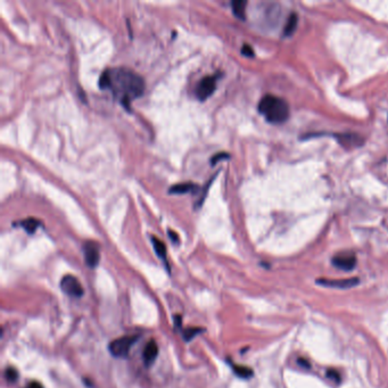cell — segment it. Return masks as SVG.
Segmentation results:
<instances>
[{"instance_id": "6da1fadb", "label": "cell", "mask_w": 388, "mask_h": 388, "mask_svg": "<svg viewBox=\"0 0 388 388\" xmlns=\"http://www.w3.org/2000/svg\"><path fill=\"white\" fill-rule=\"evenodd\" d=\"M102 89H111L120 98L125 109H130L133 98L140 97L145 91V81L139 74L125 67L111 68L105 71L99 79Z\"/></svg>"}, {"instance_id": "7a4b0ae2", "label": "cell", "mask_w": 388, "mask_h": 388, "mask_svg": "<svg viewBox=\"0 0 388 388\" xmlns=\"http://www.w3.org/2000/svg\"><path fill=\"white\" fill-rule=\"evenodd\" d=\"M259 112L264 115L268 122L279 124L285 122L289 116V107L283 99L272 95H267L261 99Z\"/></svg>"}, {"instance_id": "3957f363", "label": "cell", "mask_w": 388, "mask_h": 388, "mask_svg": "<svg viewBox=\"0 0 388 388\" xmlns=\"http://www.w3.org/2000/svg\"><path fill=\"white\" fill-rule=\"evenodd\" d=\"M137 340L138 336H123L116 338L109 346L111 354L115 356V358H126V356L129 355L130 351H131V348L133 347V345L137 343Z\"/></svg>"}, {"instance_id": "277c9868", "label": "cell", "mask_w": 388, "mask_h": 388, "mask_svg": "<svg viewBox=\"0 0 388 388\" xmlns=\"http://www.w3.org/2000/svg\"><path fill=\"white\" fill-rule=\"evenodd\" d=\"M60 287L61 290L71 297H81L84 293L83 287L79 280L76 279V277L71 275L63 277L60 281Z\"/></svg>"}, {"instance_id": "5b68a950", "label": "cell", "mask_w": 388, "mask_h": 388, "mask_svg": "<svg viewBox=\"0 0 388 388\" xmlns=\"http://www.w3.org/2000/svg\"><path fill=\"white\" fill-rule=\"evenodd\" d=\"M215 88H217V76L207 75L198 82L196 87V96L199 101H205L213 94Z\"/></svg>"}, {"instance_id": "8992f818", "label": "cell", "mask_w": 388, "mask_h": 388, "mask_svg": "<svg viewBox=\"0 0 388 388\" xmlns=\"http://www.w3.org/2000/svg\"><path fill=\"white\" fill-rule=\"evenodd\" d=\"M332 263L333 264V267H336L337 269H340V270L344 271H352L353 269L356 267V256L354 253L351 252H344V253H339L333 257Z\"/></svg>"}, {"instance_id": "52a82bcc", "label": "cell", "mask_w": 388, "mask_h": 388, "mask_svg": "<svg viewBox=\"0 0 388 388\" xmlns=\"http://www.w3.org/2000/svg\"><path fill=\"white\" fill-rule=\"evenodd\" d=\"M83 253L86 263L89 268H96L99 263V246L95 241H87L83 245Z\"/></svg>"}, {"instance_id": "ba28073f", "label": "cell", "mask_w": 388, "mask_h": 388, "mask_svg": "<svg viewBox=\"0 0 388 388\" xmlns=\"http://www.w3.org/2000/svg\"><path fill=\"white\" fill-rule=\"evenodd\" d=\"M318 283L322 286L339 288V289H347V288L355 287L360 282L358 278H348V279H326L320 278L317 280Z\"/></svg>"}, {"instance_id": "9c48e42d", "label": "cell", "mask_w": 388, "mask_h": 388, "mask_svg": "<svg viewBox=\"0 0 388 388\" xmlns=\"http://www.w3.org/2000/svg\"><path fill=\"white\" fill-rule=\"evenodd\" d=\"M157 355H159V346H157V343L155 340L148 341V344L145 346L143 353L144 362L146 366H152V364L155 362Z\"/></svg>"}, {"instance_id": "30bf717a", "label": "cell", "mask_w": 388, "mask_h": 388, "mask_svg": "<svg viewBox=\"0 0 388 388\" xmlns=\"http://www.w3.org/2000/svg\"><path fill=\"white\" fill-rule=\"evenodd\" d=\"M196 189H198V187L194 184L193 182H183V183H178L174 184L170 188L168 193L170 194H188L191 193V191H195Z\"/></svg>"}, {"instance_id": "8fae6325", "label": "cell", "mask_w": 388, "mask_h": 388, "mask_svg": "<svg viewBox=\"0 0 388 388\" xmlns=\"http://www.w3.org/2000/svg\"><path fill=\"white\" fill-rule=\"evenodd\" d=\"M297 23H298V16L296 13H291L288 17L287 23L285 25V29H283V36L289 37L295 32V30L297 28Z\"/></svg>"}, {"instance_id": "7c38bea8", "label": "cell", "mask_w": 388, "mask_h": 388, "mask_svg": "<svg viewBox=\"0 0 388 388\" xmlns=\"http://www.w3.org/2000/svg\"><path fill=\"white\" fill-rule=\"evenodd\" d=\"M232 11L239 20H245L246 18V6L247 2L244 0H233L231 2Z\"/></svg>"}, {"instance_id": "4fadbf2b", "label": "cell", "mask_w": 388, "mask_h": 388, "mask_svg": "<svg viewBox=\"0 0 388 388\" xmlns=\"http://www.w3.org/2000/svg\"><path fill=\"white\" fill-rule=\"evenodd\" d=\"M338 139H339L340 144L344 145V146H360L361 143H360V139L361 137L360 136H354V134H340L339 137H338Z\"/></svg>"}, {"instance_id": "5bb4252c", "label": "cell", "mask_w": 388, "mask_h": 388, "mask_svg": "<svg viewBox=\"0 0 388 388\" xmlns=\"http://www.w3.org/2000/svg\"><path fill=\"white\" fill-rule=\"evenodd\" d=\"M153 245H154V249H155L156 254L159 255L163 261L166 260V246L164 245L162 240H160L157 237H153L152 238Z\"/></svg>"}, {"instance_id": "9a60e30c", "label": "cell", "mask_w": 388, "mask_h": 388, "mask_svg": "<svg viewBox=\"0 0 388 388\" xmlns=\"http://www.w3.org/2000/svg\"><path fill=\"white\" fill-rule=\"evenodd\" d=\"M232 369H233V372L238 376V377L240 378H244V379H248L251 378L253 374V370L249 367H245V366H238V364H233L232 366Z\"/></svg>"}, {"instance_id": "2e32d148", "label": "cell", "mask_w": 388, "mask_h": 388, "mask_svg": "<svg viewBox=\"0 0 388 388\" xmlns=\"http://www.w3.org/2000/svg\"><path fill=\"white\" fill-rule=\"evenodd\" d=\"M39 223H40V222L38 221L37 219L29 218V219H25L24 221H22L21 225L23 226V228H24V230H25L26 232L33 233L38 229V226H39Z\"/></svg>"}, {"instance_id": "e0dca14e", "label": "cell", "mask_w": 388, "mask_h": 388, "mask_svg": "<svg viewBox=\"0 0 388 388\" xmlns=\"http://www.w3.org/2000/svg\"><path fill=\"white\" fill-rule=\"evenodd\" d=\"M201 332H202L201 328H188L183 332V337L187 341H189L193 339L195 336H197L198 333H201Z\"/></svg>"}, {"instance_id": "ac0fdd59", "label": "cell", "mask_w": 388, "mask_h": 388, "mask_svg": "<svg viewBox=\"0 0 388 388\" xmlns=\"http://www.w3.org/2000/svg\"><path fill=\"white\" fill-rule=\"evenodd\" d=\"M5 378L7 382L15 383L18 378V372L14 368H7L5 371Z\"/></svg>"}, {"instance_id": "d6986e66", "label": "cell", "mask_w": 388, "mask_h": 388, "mask_svg": "<svg viewBox=\"0 0 388 388\" xmlns=\"http://www.w3.org/2000/svg\"><path fill=\"white\" fill-rule=\"evenodd\" d=\"M327 377L330 380H333V382H335L337 384H339L340 380H341L339 372H338L337 370H335V369H329V370L327 371Z\"/></svg>"}, {"instance_id": "ffe728a7", "label": "cell", "mask_w": 388, "mask_h": 388, "mask_svg": "<svg viewBox=\"0 0 388 388\" xmlns=\"http://www.w3.org/2000/svg\"><path fill=\"white\" fill-rule=\"evenodd\" d=\"M223 159H229V154L226 153H218L215 154V155L212 157V160H211V163H212L213 165L217 164L219 161L223 160Z\"/></svg>"}, {"instance_id": "44dd1931", "label": "cell", "mask_w": 388, "mask_h": 388, "mask_svg": "<svg viewBox=\"0 0 388 388\" xmlns=\"http://www.w3.org/2000/svg\"><path fill=\"white\" fill-rule=\"evenodd\" d=\"M241 53H243V55L247 56V57H253V56H254V51H253L252 47L249 45H244L243 49H241Z\"/></svg>"}, {"instance_id": "7402d4cb", "label": "cell", "mask_w": 388, "mask_h": 388, "mask_svg": "<svg viewBox=\"0 0 388 388\" xmlns=\"http://www.w3.org/2000/svg\"><path fill=\"white\" fill-rule=\"evenodd\" d=\"M168 236H170L171 240L174 241V243H179V236L176 235L175 231H172V230H168Z\"/></svg>"}, {"instance_id": "603a6c76", "label": "cell", "mask_w": 388, "mask_h": 388, "mask_svg": "<svg viewBox=\"0 0 388 388\" xmlns=\"http://www.w3.org/2000/svg\"><path fill=\"white\" fill-rule=\"evenodd\" d=\"M297 362H298L299 366L303 367V368H306V369H309V368L311 367V366H310V363H309V361H307V360H304V359H298Z\"/></svg>"}, {"instance_id": "cb8c5ba5", "label": "cell", "mask_w": 388, "mask_h": 388, "mask_svg": "<svg viewBox=\"0 0 388 388\" xmlns=\"http://www.w3.org/2000/svg\"><path fill=\"white\" fill-rule=\"evenodd\" d=\"M25 388H44V387H42V385H41L40 383H38V382H32V383H30L29 385L26 386Z\"/></svg>"}]
</instances>
